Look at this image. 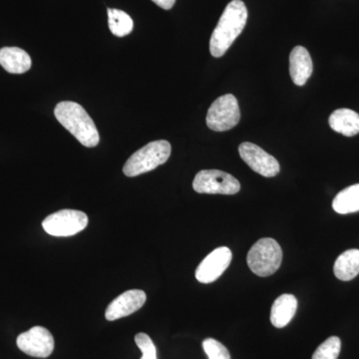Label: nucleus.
Listing matches in <instances>:
<instances>
[{"label": "nucleus", "instance_id": "nucleus-16", "mask_svg": "<svg viewBox=\"0 0 359 359\" xmlns=\"http://www.w3.org/2000/svg\"><path fill=\"white\" fill-rule=\"evenodd\" d=\"M334 275L340 280L348 282L359 275V250L353 249L342 252L334 266Z\"/></svg>", "mask_w": 359, "mask_h": 359}, {"label": "nucleus", "instance_id": "nucleus-6", "mask_svg": "<svg viewBox=\"0 0 359 359\" xmlns=\"http://www.w3.org/2000/svg\"><path fill=\"white\" fill-rule=\"evenodd\" d=\"M88 224V217L77 210H61L49 215L42 223L44 231L54 237H70L83 231Z\"/></svg>", "mask_w": 359, "mask_h": 359}, {"label": "nucleus", "instance_id": "nucleus-3", "mask_svg": "<svg viewBox=\"0 0 359 359\" xmlns=\"http://www.w3.org/2000/svg\"><path fill=\"white\" fill-rule=\"evenodd\" d=\"M171 151V144L168 141L150 142L127 160L123 172L127 177H136L153 171L167 162Z\"/></svg>", "mask_w": 359, "mask_h": 359}, {"label": "nucleus", "instance_id": "nucleus-18", "mask_svg": "<svg viewBox=\"0 0 359 359\" xmlns=\"http://www.w3.org/2000/svg\"><path fill=\"white\" fill-rule=\"evenodd\" d=\"M108 25L110 32L118 37H124L133 30V20L119 9L108 8Z\"/></svg>", "mask_w": 359, "mask_h": 359}, {"label": "nucleus", "instance_id": "nucleus-11", "mask_svg": "<svg viewBox=\"0 0 359 359\" xmlns=\"http://www.w3.org/2000/svg\"><path fill=\"white\" fill-rule=\"evenodd\" d=\"M146 299L147 297L145 292L141 290H130L123 292L119 297H116L114 301L111 302L108 308L106 309V320L109 321L120 320L136 313L145 304Z\"/></svg>", "mask_w": 359, "mask_h": 359}, {"label": "nucleus", "instance_id": "nucleus-9", "mask_svg": "<svg viewBox=\"0 0 359 359\" xmlns=\"http://www.w3.org/2000/svg\"><path fill=\"white\" fill-rule=\"evenodd\" d=\"M241 157L256 173L271 178L280 173V163L273 156L269 155L256 144L244 142L238 147Z\"/></svg>", "mask_w": 359, "mask_h": 359}, {"label": "nucleus", "instance_id": "nucleus-4", "mask_svg": "<svg viewBox=\"0 0 359 359\" xmlns=\"http://www.w3.org/2000/svg\"><path fill=\"white\" fill-rule=\"evenodd\" d=\"M283 261V250L276 240L264 238L250 248L247 256L248 266L255 275L269 276L273 275Z\"/></svg>", "mask_w": 359, "mask_h": 359}, {"label": "nucleus", "instance_id": "nucleus-14", "mask_svg": "<svg viewBox=\"0 0 359 359\" xmlns=\"http://www.w3.org/2000/svg\"><path fill=\"white\" fill-rule=\"evenodd\" d=\"M297 299L292 294H282L276 299L271 306V323L275 327H287L295 316Z\"/></svg>", "mask_w": 359, "mask_h": 359}, {"label": "nucleus", "instance_id": "nucleus-8", "mask_svg": "<svg viewBox=\"0 0 359 359\" xmlns=\"http://www.w3.org/2000/svg\"><path fill=\"white\" fill-rule=\"evenodd\" d=\"M21 351L37 358H47L54 351V339L48 330L42 327L30 328L16 339Z\"/></svg>", "mask_w": 359, "mask_h": 359}, {"label": "nucleus", "instance_id": "nucleus-2", "mask_svg": "<svg viewBox=\"0 0 359 359\" xmlns=\"http://www.w3.org/2000/svg\"><path fill=\"white\" fill-rule=\"evenodd\" d=\"M56 119L85 147H96L100 141L98 130L87 111L78 103L63 101L54 110Z\"/></svg>", "mask_w": 359, "mask_h": 359}, {"label": "nucleus", "instance_id": "nucleus-17", "mask_svg": "<svg viewBox=\"0 0 359 359\" xmlns=\"http://www.w3.org/2000/svg\"><path fill=\"white\" fill-rule=\"evenodd\" d=\"M332 208L340 215L351 214L359 211V184L340 191L335 196Z\"/></svg>", "mask_w": 359, "mask_h": 359}, {"label": "nucleus", "instance_id": "nucleus-12", "mask_svg": "<svg viewBox=\"0 0 359 359\" xmlns=\"http://www.w3.org/2000/svg\"><path fill=\"white\" fill-rule=\"evenodd\" d=\"M313 65L308 49L295 46L290 55V74L297 86H304L313 74Z\"/></svg>", "mask_w": 359, "mask_h": 359}, {"label": "nucleus", "instance_id": "nucleus-21", "mask_svg": "<svg viewBox=\"0 0 359 359\" xmlns=\"http://www.w3.org/2000/svg\"><path fill=\"white\" fill-rule=\"evenodd\" d=\"M135 342L141 351V359H157V349L148 334L140 332L135 337Z\"/></svg>", "mask_w": 359, "mask_h": 359}, {"label": "nucleus", "instance_id": "nucleus-15", "mask_svg": "<svg viewBox=\"0 0 359 359\" xmlns=\"http://www.w3.org/2000/svg\"><path fill=\"white\" fill-rule=\"evenodd\" d=\"M330 126L337 133L347 137L359 133V114L351 109H337L332 112L328 119Z\"/></svg>", "mask_w": 359, "mask_h": 359}, {"label": "nucleus", "instance_id": "nucleus-13", "mask_svg": "<svg viewBox=\"0 0 359 359\" xmlns=\"http://www.w3.org/2000/svg\"><path fill=\"white\" fill-rule=\"evenodd\" d=\"M0 65L13 74H22L32 68V61L27 52L18 47L0 49Z\"/></svg>", "mask_w": 359, "mask_h": 359}, {"label": "nucleus", "instance_id": "nucleus-10", "mask_svg": "<svg viewBox=\"0 0 359 359\" xmlns=\"http://www.w3.org/2000/svg\"><path fill=\"white\" fill-rule=\"evenodd\" d=\"M233 255L226 247L218 248L208 255L196 269V278L202 283H211L218 280L231 264Z\"/></svg>", "mask_w": 359, "mask_h": 359}, {"label": "nucleus", "instance_id": "nucleus-22", "mask_svg": "<svg viewBox=\"0 0 359 359\" xmlns=\"http://www.w3.org/2000/svg\"><path fill=\"white\" fill-rule=\"evenodd\" d=\"M152 1L157 4L158 6L161 7V8L169 11V9H171L172 7L174 6L176 0H152Z\"/></svg>", "mask_w": 359, "mask_h": 359}, {"label": "nucleus", "instance_id": "nucleus-19", "mask_svg": "<svg viewBox=\"0 0 359 359\" xmlns=\"http://www.w3.org/2000/svg\"><path fill=\"white\" fill-rule=\"evenodd\" d=\"M340 349H341V340L339 337H330L316 348L313 359H337Z\"/></svg>", "mask_w": 359, "mask_h": 359}, {"label": "nucleus", "instance_id": "nucleus-20", "mask_svg": "<svg viewBox=\"0 0 359 359\" xmlns=\"http://www.w3.org/2000/svg\"><path fill=\"white\" fill-rule=\"evenodd\" d=\"M203 348L209 359H231L226 347L218 340L207 339L203 341Z\"/></svg>", "mask_w": 359, "mask_h": 359}, {"label": "nucleus", "instance_id": "nucleus-1", "mask_svg": "<svg viewBox=\"0 0 359 359\" xmlns=\"http://www.w3.org/2000/svg\"><path fill=\"white\" fill-rule=\"evenodd\" d=\"M247 20L248 9L242 0H233L226 6L210 40V52L214 57L224 55L244 30Z\"/></svg>", "mask_w": 359, "mask_h": 359}, {"label": "nucleus", "instance_id": "nucleus-5", "mask_svg": "<svg viewBox=\"0 0 359 359\" xmlns=\"http://www.w3.org/2000/svg\"><path fill=\"white\" fill-rule=\"evenodd\" d=\"M241 120L237 98L231 94L219 97L208 111V127L212 131L224 132L237 126Z\"/></svg>", "mask_w": 359, "mask_h": 359}, {"label": "nucleus", "instance_id": "nucleus-7", "mask_svg": "<svg viewBox=\"0 0 359 359\" xmlns=\"http://www.w3.org/2000/svg\"><path fill=\"white\" fill-rule=\"evenodd\" d=\"M193 188L199 194L235 195L240 192L241 184L235 177L219 170H202L196 175Z\"/></svg>", "mask_w": 359, "mask_h": 359}]
</instances>
